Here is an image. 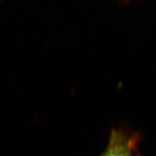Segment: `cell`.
Wrapping results in <instances>:
<instances>
[{
	"mask_svg": "<svg viewBox=\"0 0 156 156\" xmlns=\"http://www.w3.org/2000/svg\"><path fill=\"white\" fill-rule=\"evenodd\" d=\"M123 1H129V0H123Z\"/></svg>",
	"mask_w": 156,
	"mask_h": 156,
	"instance_id": "2",
	"label": "cell"
},
{
	"mask_svg": "<svg viewBox=\"0 0 156 156\" xmlns=\"http://www.w3.org/2000/svg\"><path fill=\"white\" fill-rule=\"evenodd\" d=\"M135 140L122 130H114L110 134L106 151L101 156H135Z\"/></svg>",
	"mask_w": 156,
	"mask_h": 156,
	"instance_id": "1",
	"label": "cell"
}]
</instances>
